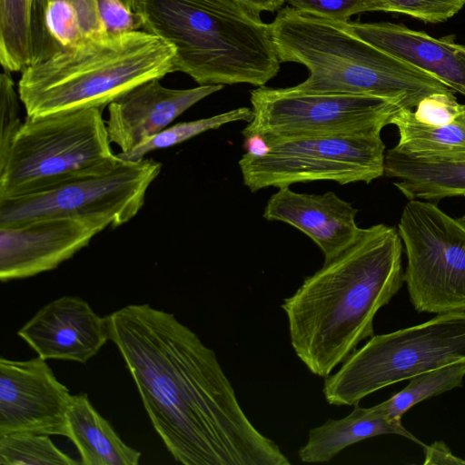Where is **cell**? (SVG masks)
<instances>
[{
    "mask_svg": "<svg viewBox=\"0 0 465 465\" xmlns=\"http://www.w3.org/2000/svg\"><path fill=\"white\" fill-rule=\"evenodd\" d=\"M45 25L61 46L78 41L84 34L75 8L69 0H51L45 10Z\"/></svg>",
    "mask_w": 465,
    "mask_h": 465,
    "instance_id": "obj_28",
    "label": "cell"
},
{
    "mask_svg": "<svg viewBox=\"0 0 465 465\" xmlns=\"http://www.w3.org/2000/svg\"><path fill=\"white\" fill-rule=\"evenodd\" d=\"M100 15L109 33H124L142 28L136 12L121 0H97Z\"/></svg>",
    "mask_w": 465,
    "mask_h": 465,
    "instance_id": "obj_31",
    "label": "cell"
},
{
    "mask_svg": "<svg viewBox=\"0 0 465 465\" xmlns=\"http://www.w3.org/2000/svg\"><path fill=\"white\" fill-rule=\"evenodd\" d=\"M175 48L144 30L94 32L22 71L27 117L104 109L134 87L174 71Z\"/></svg>",
    "mask_w": 465,
    "mask_h": 465,
    "instance_id": "obj_3",
    "label": "cell"
},
{
    "mask_svg": "<svg viewBox=\"0 0 465 465\" xmlns=\"http://www.w3.org/2000/svg\"><path fill=\"white\" fill-rule=\"evenodd\" d=\"M147 415L184 465H289L251 422L215 352L170 312L126 305L105 316Z\"/></svg>",
    "mask_w": 465,
    "mask_h": 465,
    "instance_id": "obj_1",
    "label": "cell"
},
{
    "mask_svg": "<svg viewBox=\"0 0 465 465\" xmlns=\"http://www.w3.org/2000/svg\"><path fill=\"white\" fill-rule=\"evenodd\" d=\"M124 2L127 6H129L132 10L135 12L137 0H121Z\"/></svg>",
    "mask_w": 465,
    "mask_h": 465,
    "instance_id": "obj_37",
    "label": "cell"
},
{
    "mask_svg": "<svg viewBox=\"0 0 465 465\" xmlns=\"http://www.w3.org/2000/svg\"><path fill=\"white\" fill-rule=\"evenodd\" d=\"M160 80L143 83L108 105V137L111 143L118 145L120 153L133 150L190 107L223 88V84H203L172 89Z\"/></svg>",
    "mask_w": 465,
    "mask_h": 465,
    "instance_id": "obj_15",
    "label": "cell"
},
{
    "mask_svg": "<svg viewBox=\"0 0 465 465\" xmlns=\"http://www.w3.org/2000/svg\"><path fill=\"white\" fill-rule=\"evenodd\" d=\"M372 46L417 68L465 96V45L391 23L341 22Z\"/></svg>",
    "mask_w": 465,
    "mask_h": 465,
    "instance_id": "obj_16",
    "label": "cell"
},
{
    "mask_svg": "<svg viewBox=\"0 0 465 465\" xmlns=\"http://www.w3.org/2000/svg\"><path fill=\"white\" fill-rule=\"evenodd\" d=\"M414 114L428 124H446L465 114V104L458 102L453 91L436 93L421 100Z\"/></svg>",
    "mask_w": 465,
    "mask_h": 465,
    "instance_id": "obj_30",
    "label": "cell"
},
{
    "mask_svg": "<svg viewBox=\"0 0 465 465\" xmlns=\"http://www.w3.org/2000/svg\"><path fill=\"white\" fill-rule=\"evenodd\" d=\"M99 108L27 117L0 162V201L47 191L113 169L112 151Z\"/></svg>",
    "mask_w": 465,
    "mask_h": 465,
    "instance_id": "obj_6",
    "label": "cell"
},
{
    "mask_svg": "<svg viewBox=\"0 0 465 465\" xmlns=\"http://www.w3.org/2000/svg\"><path fill=\"white\" fill-rule=\"evenodd\" d=\"M42 359L85 364L109 340L105 317L77 296H62L42 307L17 331Z\"/></svg>",
    "mask_w": 465,
    "mask_h": 465,
    "instance_id": "obj_14",
    "label": "cell"
},
{
    "mask_svg": "<svg viewBox=\"0 0 465 465\" xmlns=\"http://www.w3.org/2000/svg\"><path fill=\"white\" fill-rule=\"evenodd\" d=\"M384 175L398 179L393 184L408 200L465 196V161L425 163L392 148L385 153Z\"/></svg>",
    "mask_w": 465,
    "mask_h": 465,
    "instance_id": "obj_21",
    "label": "cell"
},
{
    "mask_svg": "<svg viewBox=\"0 0 465 465\" xmlns=\"http://www.w3.org/2000/svg\"><path fill=\"white\" fill-rule=\"evenodd\" d=\"M135 12L175 48L174 71L200 85L259 87L280 70L270 24L238 0H137Z\"/></svg>",
    "mask_w": 465,
    "mask_h": 465,
    "instance_id": "obj_4",
    "label": "cell"
},
{
    "mask_svg": "<svg viewBox=\"0 0 465 465\" xmlns=\"http://www.w3.org/2000/svg\"><path fill=\"white\" fill-rule=\"evenodd\" d=\"M464 378L465 360L458 361L410 379L405 388L382 401V404L391 418L401 420L402 416L414 405L460 387Z\"/></svg>",
    "mask_w": 465,
    "mask_h": 465,
    "instance_id": "obj_23",
    "label": "cell"
},
{
    "mask_svg": "<svg viewBox=\"0 0 465 465\" xmlns=\"http://www.w3.org/2000/svg\"><path fill=\"white\" fill-rule=\"evenodd\" d=\"M252 117V108L239 107L211 117L177 123L145 139L133 150L117 153V156L127 161H139L143 159L150 152L172 147L204 132L218 129L230 123L240 121L249 123Z\"/></svg>",
    "mask_w": 465,
    "mask_h": 465,
    "instance_id": "obj_24",
    "label": "cell"
},
{
    "mask_svg": "<svg viewBox=\"0 0 465 465\" xmlns=\"http://www.w3.org/2000/svg\"><path fill=\"white\" fill-rule=\"evenodd\" d=\"M398 232L407 257L403 280L414 309L465 312V224L430 201L412 199Z\"/></svg>",
    "mask_w": 465,
    "mask_h": 465,
    "instance_id": "obj_9",
    "label": "cell"
},
{
    "mask_svg": "<svg viewBox=\"0 0 465 465\" xmlns=\"http://www.w3.org/2000/svg\"><path fill=\"white\" fill-rule=\"evenodd\" d=\"M286 1L299 11L340 22H347L353 15L371 11V0Z\"/></svg>",
    "mask_w": 465,
    "mask_h": 465,
    "instance_id": "obj_29",
    "label": "cell"
},
{
    "mask_svg": "<svg viewBox=\"0 0 465 465\" xmlns=\"http://www.w3.org/2000/svg\"><path fill=\"white\" fill-rule=\"evenodd\" d=\"M79 463L58 449L48 435L14 432L0 436L1 465H76Z\"/></svg>",
    "mask_w": 465,
    "mask_h": 465,
    "instance_id": "obj_25",
    "label": "cell"
},
{
    "mask_svg": "<svg viewBox=\"0 0 465 465\" xmlns=\"http://www.w3.org/2000/svg\"><path fill=\"white\" fill-rule=\"evenodd\" d=\"M262 136L270 151L261 157L244 153L239 161L243 183L252 193L314 181L370 183L384 175L385 144L379 132Z\"/></svg>",
    "mask_w": 465,
    "mask_h": 465,
    "instance_id": "obj_8",
    "label": "cell"
},
{
    "mask_svg": "<svg viewBox=\"0 0 465 465\" xmlns=\"http://www.w3.org/2000/svg\"><path fill=\"white\" fill-rule=\"evenodd\" d=\"M68 436L84 465H137L141 452L124 443L86 393L73 395L67 414Z\"/></svg>",
    "mask_w": 465,
    "mask_h": 465,
    "instance_id": "obj_19",
    "label": "cell"
},
{
    "mask_svg": "<svg viewBox=\"0 0 465 465\" xmlns=\"http://www.w3.org/2000/svg\"><path fill=\"white\" fill-rule=\"evenodd\" d=\"M358 209L333 192L322 194L278 188L268 200L263 218L288 223L310 237L321 249L324 261L351 245L362 228L355 221Z\"/></svg>",
    "mask_w": 465,
    "mask_h": 465,
    "instance_id": "obj_17",
    "label": "cell"
},
{
    "mask_svg": "<svg viewBox=\"0 0 465 465\" xmlns=\"http://www.w3.org/2000/svg\"><path fill=\"white\" fill-rule=\"evenodd\" d=\"M242 147L245 154L252 157H261L270 151L266 139L258 134L245 136Z\"/></svg>",
    "mask_w": 465,
    "mask_h": 465,
    "instance_id": "obj_35",
    "label": "cell"
},
{
    "mask_svg": "<svg viewBox=\"0 0 465 465\" xmlns=\"http://www.w3.org/2000/svg\"><path fill=\"white\" fill-rule=\"evenodd\" d=\"M162 170L151 158H120L111 170L72 180L54 188L0 201V226L28 221L71 217L104 221L118 227L142 209L146 192Z\"/></svg>",
    "mask_w": 465,
    "mask_h": 465,
    "instance_id": "obj_10",
    "label": "cell"
},
{
    "mask_svg": "<svg viewBox=\"0 0 465 465\" xmlns=\"http://www.w3.org/2000/svg\"><path fill=\"white\" fill-rule=\"evenodd\" d=\"M465 5V0H371V11L406 15L425 23L445 22Z\"/></svg>",
    "mask_w": 465,
    "mask_h": 465,
    "instance_id": "obj_26",
    "label": "cell"
},
{
    "mask_svg": "<svg viewBox=\"0 0 465 465\" xmlns=\"http://www.w3.org/2000/svg\"><path fill=\"white\" fill-rule=\"evenodd\" d=\"M460 220L465 224V214L460 217Z\"/></svg>",
    "mask_w": 465,
    "mask_h": 465,
    "instance_id": "obj_38",
    "label": "cell"
},
{
    "mask_svg": "<svg viewBox=\"0 0 465 465\" xmlns=\"http://www.w3.org/2000/svg\"><path fill=\"white\" fill-rule=\"evenodd\" d=\"M72 398L41 357L0 358V436L30 432L67 437Z\"/></svg>",
    "mask_w": 465,
    "mask_h": 465,
    "instance_id": "obj_12",
    "label": "cell"
},
{
    "mask_svg": "<svg viewBox=\"0 0 465 465\" xmlns=\"http://www.w3.org/2000/svg\"><path fill=\"white\" fill-rule=\"evenodd\" d=\"M465 360V312L437 314L392 332L373 335L333 374L324 377L329 404L354 406L366 396L425 371Z\"/></svg>",
    "mask_w": 465,
    "mask_h": 465,
    "instance_id": "obj_7",
    "label": "cell"
},
{
    "mask_svg": "<svg viewBox=\"0 0 465 465\" xmlns=\"http://www.w3.org/2000/svg\"><path fill=\"white\" fill-rule=\"evenodd\" d=\"M252 119L243 137L381 133L401 108L370 95L307 93L259 86L251 92Z\"/></svg>",
    "mask_w": 465,
    "mask_h": 465,
    "instance_id": "obj_11",
    "label": "cell"
},
{
    "mask_svg": "<svg viewBox=\"0 0 465 465\" xmlns=\"http://www.w3.org/2000/svg\"><path fill=\"white\" fill-rule=\"evenodd\" d=\"M76 10L84 34L106 31L97 0H69Z\"/></svg>",
    "mask_w": 465,
    "mask_h": 465,
    "instance_id": "obj_33",
    "label": "cell"
},
{
    "mask_svg": "<svg viewBox=\"0 0 465 465\" xmlns=\"http://www.w3.org/2000/svg\"><path fill=\"white\" fill-rule=\"evenodd\" d=\"M390 124L399 134L393 148L402 154L431 163L465 161V114L446 124H431L419 120L414 110L399 109Z\"/></svg>",
    "mask_w": 465,
    "mask_h": 465,
    "instance_id": "obj_20",
    "label": "cell"
},
{
    "mask_svg": "<svg viewBox=\"0 0 465 465\" xmlns=\"http://www.w3.org/2000/svg\"><path fill=\"white\" fill-rule=\"evenodd\" d=\"M423 449L425 465L465 464V460L455 456L443 441H434Z\"/></svg>",
    "mask_w": 465,
    "mask_h": 465,
    "instance_id": "obj_34",
    "label": "cell"
},
{
    "mask_svg": "<svg viewBox=\"0 0 465 465\" xmlns=\"http://www.w3.org/2000/svg\"><path fill=\"white\" fill-rule=\"evenodd\" d=\"M51 0H33L32 43L34 62L54 53L59 45L51 37L45 25V10Z\"/></svg>",
    "mask_w": 465,
    "mask_h": 465,
    "instance_id": "obj_32",
    "label": "cell"
},
{
    "mask_svg": "<svg viewBox=\"0 0 465 465\" xmlns=\"http://www.w3.org/2000/svg\"><path fill=\"white\" fill-rule=\"evenodd\" d=\"M270 29L281 62L309 70L306 80L294 86L300 91L375 96L411 110L429 95L452 91L361 40L340 21L287 7Z\"/></svg>",
    "mask_w": 465,
    "mask_h": 465,
    "instance_id": "obj_5",
    "label": "cell"
},
{
    "mask_svg": "<svg viewBox=\"0 0 465 465\" xmlns=\"http://www.w3.org/2000/svg\"><path fill=\"white\" fill-rule=\"evenodd\" d=\"M401 258L395 227L362 228L351 245L283 300L292 347L312 374L328 376L374 335L376 313L404 282Z\"/></svg>",
    "mask_w": 465,
    "mask_h": 465,
    "instance_id": "obj_2",
    "label": "cell"
},
{
    "mask_svg": "<svg viewBox=\"0 0 465 465\" xmlns=\"http://www.w3.org/2000/svg\"><path fill=\"white\" fill-rule=\"evenodd\" d=\"M109 225L100 220L53 217L0 226V280L52 271Z\"/></svg>",
    "mask_w": 465,
    "mask_h": 465,
    "instance_id": "obj_13",
    "label": "cell"
},
{
    "mask_svg": "<svg viewBox=\"0 0 465 465\" xmlns=\"http://www.w3.org/2000/svg\"><path fill=\"white\" fill-rule=\"evenodd\" d=\"M19 94L10 72L0 75V162H2L24 122L19 117Z\"/></svg>",
    "mask_w": 465,
    "mask_h": 465,
    "instance_id": "obj_27",
    "label": "cell"
},
{
    "mask_svg": "<svg viewBox=\"0 0 465 465\" xmlns=\"http://www.w3.org/2000/svg\"><path fill=\"white\" fill-rule=\"evenodd\" d=\"M33 0H0V63L5 71L19 72L34 62Z\"/></svg>",
    "mask_w": 465,
    "mask_h": 465,
    "instance_id": "obj_22",
    "label": "cell"
},
{
    "mask_svg": "<svg viewBox=\"0 0 465 465\" xmlns=\"http://www.w3.org/2000/svg\"><path fill=\"white\" fill-rule=\"evenodd\" d=\"M256 14L262 11H275L282 7L286 0H238Z\"/></svg>",
    "mask_w": 465,
    "mask_h": 465,
    "instance_id": "obj_36",
    "label": "cell"
},
{
    "mask_svg": "<svg viewBox=\"0 0 465 465\" xmlns=\"http://www.w3.org/2000/svg\"><path fill=\"white\" fill-rule=\"evenodd\" d=\"M386 434L401 436L422 448L426 446L401 424V420L391 418L382 402L369 408L357 404L346 417L331 419L311 429L307 441L298 450V457L305 463L328 462L351 445Z\"/></svg>",
    "mask_w": 465,
    "mask_h": 465,
    "instance_id": "obj_18",
    "label": "cell"
}]
</instances>
